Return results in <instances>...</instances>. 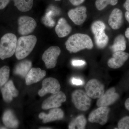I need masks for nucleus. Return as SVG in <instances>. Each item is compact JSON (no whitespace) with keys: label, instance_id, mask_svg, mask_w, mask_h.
Here are the masks:
<instances>
[{"label":"nucleus","instance_id":"0eeeda50","mask_svg":"<svg viewBox=\"0 0 129 129\" xmlns=\"http://www.w3.org/2000/svg\"><path fill=\"white\" fill-rule=\"evenodd\" d=\"M61 52L58 46H51L44 52L42 59L47 68L52 69L56 67L58 58Z\"/></svg>","mask_w":129,"mask_h":129},{"label":"nucleus","instance_id":"7c9ffc66","mask_svg":"<svg viewBox=\"0 0 129 129\" xmlns=\"http://www.w3.org/2000/svg\"><path fill=\"white\" fill-rule=\"evenodd\" d=\"M10 0H0V10L4 9L9 4Z\"/></svg>","mask_w":129,"mask_h":129},{"label":"nucleus","instance_id":"7ed1b4c3","mask_svg":"<svg viewBox=\"0 0 129 129\" xmlns=\"http://www.w3.org/2000/svg\"><path fill=\"white\" fill-rule=\"evenodd\" d=\"M17 39L12 33L3 36L0 40V58L3 60L11 57L15 53Z\"/></svg>","mask_w":129,"mask_h":129},{"label":"nucleus","instance_id":"c9c22d12","mask_svg":"<svg viewBox=\"0 0 129 129\" xmlns=\"http://www.w3.org/2000/svg\"><path fill=\"white\" fill-rule=\"evenodd\" d=\"M125 37L128 38L129 40V28H128L126 30L125 32Z\"/></svg>","mask_w":129,"mask_h":129},{"label":"nucleus","instance_id":"f03ea898","mask_svg":"<svg viewBox=\"0 0 129 129\" xmlns=\"http://www.w3.org/2000/svg\"><path fill=\"white\" fill-rule=\"evenodd\" d=\"M37 42L36 36L34 35L24 36L17 40L15 56L18 60L27 57L34 48Z\"/></svg>","mask_w":129,"mask_h":129},{"label":"nucleus","instance_id":"473e14b6","mask_svg":"<svg viewBox=\"0 0 129 129\" xmlns=\"http://www.w3.org/2000/svg\"><path fill=\"white\" fill-rule=\"evenodd\" d=\"M124 7L127 11L129 12V0H126L124 4Z\"/></svg>","mask_w":129,"mask_h":129},{"label":"nucleus","instance_id":"4be33fe9","mask_svg":"<svg viewBox=\"0 0 129 129\" xmlns=\"http://www.w3.org/2000/svg\"><path fill=\"white\" fill-rule=\"evenodd\" d=\"M86 123L85 117L83 115H79L70 123L68 128L70 129H85Z\"/></svg>","mask_w":129,"mask_h":129},{"label":"nucleus","instance_id":"ddd939ff","mask_svg":"<svg viewBox=\"0 0 129 129\" xmlns=\"http://www.w3.org/2000/svg\"><path fill=\"white\" fill-rule=\"evenodd\" d=\"M129 57L128 53L123 51L114 52L113 57L109 59L108 65L111 68L116 69L120 68L124 64Z\"/></svg>","mask_w":129,"mask_h":129},{"label":"nucleus","instance_id":"a878e982","mask_svg":"<svg viewBox=\"0 0 129 129\" xmlns=\"http://www.w3.org/2000/svg\"><path fill=\"white\" fill-rule=\"evenodd\" d=\"M118 2V0H96L95 5L98 10L102 11L108 5L115 6Z\"/></svg>","mask_w":129,"mask_h":129},{"label":"nucleus","instance_id":"39448f33","mask_svg":"<svg viewBox=\"0 0 129 129\" xmlns=\"http://www.w3.org/2000/svg\"><path fill=\"white\" fill-rule=\"evenodd\" d=\"M86 93L91 98L98 99L104 93V86L96 79L90 80L85 86Z\"/></svg>","mask_w":129,"mask_h":129},{"label":"nucleus","instance_id":"f3484780","mask_svg":"<svg viewBox=\"0 0 129 129\" xmlns=\"http://www.w3.org/2000/svg\"><path fill=\"white\" fill-rule=\"evenodd\" d=\"M108 22L113 29H119L121 27L123 22L122 11L118 8L114 9L109 16Z\"/></svg>","mask_w":129,"mask_h":129},{"label":"nucleus","instance_id":"cd10ccee","mask_svg":"<svg viewBox=\"0 0 129 129\" xmlns=\"http://www.w3.org/2000/svg\"><path fill=\"white\" fill-rule=\"evenodd\" d=\"M118 127L119 129H129V117L121 119L118 123Z\"/></svg>","mask_w":129,"mask_h":129},{"label":"nucleus","instance_id":"c85d7f7f","mask_svg":"<svg viewBox=\"0 0 129 129\" xmlns=\"http://www.w3.org/2000/svg\"><path fill=\"white\" fill-rule=\"evenodd\" d=\"M86 62L83 60H74L72 61V64L74 66H81L85 64Z\"/></svg>","mask_w":129,"mask_h":129},{"label":"nucleus","instance_id":"a211bd4d","mask_svg":"<svg viewBox=\"0 0 129 129\" xmlns=\"http://www.w3.org/2000/svg\"><path fill=\"white\" fill-rule=\"evenodd\" d=\"M72 30V27L63 18L59 19L55 28L56 34L60 38H62L68 35Z\"/></svg>","mask_w":129,"mask_h":129},{"label":"nucleus","instance_id":"6ab92c4d","mask_svg":"<svg viewBox=\"0 0 129 129\" xmlns=\"http://www.w3.org/2000/svg\"><path fill=\"white\" fill-rule=\"evenodd\" d=\"M2 120L4 124L7 128L14 129L18 127V120L11 110L5 111L3 116Z\"/></svg>","mask_w":129,"mask_h":129},{"label":"nucleus","instance_id":"9b49d317","mask_svg":"<svg viewBox=\"0 0 129 129\" xmlns=\"http://www.w3.org/2000/svg\"><path fill=\"white\" fill-rule=\"evenodd\" d=\"M119 95L115 92V88L108 90L97 101V106L99 107H108L113 104L118 99Z\"/></svg>","mask_w":129,"mask_h":129},{"label":"nucleus","instance_id":"c756f323","mask_svg":"<svg viewBox=\"0 0 129 129\" xmlns=\"http://www.w3.org/2000/svg\"><path fill=\"white\" fill-rule=\"evenodd\" d=\"M71 81L73 84L76 85H82L84 83V82L81 80L80 79L75 78H73Z\"/></svg>","mask_w":129,"mask_h":129},{"label":"nucleus","instance_id":"f8f14e48","mask_svg":"<svg viewBox=\"0 0 129 129\" xmlns=\"http://www.w3.org/2000/svg\"><path fill=\"white\" fill-rule=\"evenodd\" d=\"M86 7L79 6L70 10L68 15L75 24L80 25L85 21L87 18Z\"/></svg>","mask_w":129,"mask_h":129},{"label":"nucleus","instance_id":"bb28decb","mask_svg":"<svg viewBox=\"0 0 129 129\" xmlns=\"http://www.w3.org/2000/svg\"><path fill=\"white\" fill-rule=\"evenodd\" d=\"M91 30L93 34L95 35L104 32L106 29L105 24L101 21H96L93 23L91 25Z\"/></svg>","mask_w":129,"mask_h":129},{"label":"nucleus","instance_id":"dca6fc26","mask_svg":"<svg viewBox=\"0 0 129 129\" xmlns=\"http://www.w3.org/2000/svg\"><path fill=\"white\" fill-rule=\"evenodd\" d=\"M64 113L61 109L58 108H54L50 110L48 114L44 113H41L39 115V118L42 120L44 123L57 120L62 119L64 117Z\"/></svg>","mask_w":129,"mask_h":129},{"label":"nucleus","instance_id":"20e7f679","mask_svg":"<svg viewBox=\"0 0 129 129\" xmlns=\"http://www.w3.org/2000/svg\"><path fill=\"white\" fill-rule=\"evenodd\" d=\"M72 100L75 107L81 111H87L91 104L90 98L83 90L74 91L72 93Z\"/></svg>","mask_w":129,"mask_h":129},{"label":"nucleus","instance_id":"9d476101","mask_svg":"<svg viewBox=\"0 0 129 129\" xmlns=\"http://www.w3.org/2000/svg\"><path fill=\"white\" fill-rule=\"evenodd\" d=\"M67 100V97L62 91L52 94L43 102L42 108L44 110L50 109L57 108L61 106L62 103Z\"/></svg>","mask_w":129,"mask_h":129},{"label":"nucleus","instance_id":"aec40b11","mask_svg":"<svg viewBox=\"0 0 129 129\" xmlns=\"http://www.w3.org/2000/svg\"><path fill=\"white\" fill-rule=\"evenodd\" d=\"M32 63L30 60H24L18 63L15 67L14 74L24 78L32 68Z\"/></svg>","mask_w":129,"mask_h":129},{"label":"nucleus","instance_id":"4468645a","mask_svg":"<svg viewBox=\"0 0 129 129\" xmlns=\"http://www.w3.org/2000/svg\"><path fill=\"white\" fill-rule=\"evenodd\" d=\"M3 97L6 102L10 103L13 98L18 96L19 92L12 80L8 81L1 89Z\"/></svg>","mask_w":129,"mask_h":129},{"label":"nucleus","instance_id":"6e6552de","mask_svg":"<svg viewBox=\"0 0 129 129\" xmlns=\"http://www.w3.org/2000/svg\"><path fill=\"white\" fill-rule=\"evenodd\" d=\"M110 109L108 107H99L91 112L88 117L89 122L92 123H98L104 125L107 122Z\"/></svg>","mask_w":129,"mask_h":129},{"label":"nucleus","instance_id":"4c0bfd02","mask_svg":"<svg viewBox=\"0 0 129 129\" xmlns=\"http://www.w3.org/2000/svg\"><path fill=\"white\" fill-rule=\"evenodd\" d=\"M55 1H60L61 0H55Z\"/></svg>","mask_w":129,"mask_h":129},{"label":"nucleus","instance_id":"393cba45","mask_svg":"<svg viewBox=\"0 0 129 129\" xmlns=\"http://www.w3.org/2000/svg\"><path fill=\"white\" fill-rule=\"evenodd\" d=\"M10 69L7 66H4L0 69V88L5 85L9 78Z\"/></svg>","mask_w":129,"mask_h":129},{"label":"nucleus","instance_id":"412c9836","mask_svg":"<svg viewBox=\"0 0 129 129\" xmlns=\"http://www.w3.org/2000/svg\"><path fill=\"white\" fill-rule=\"evenodd\" d=\"M15 6L22 12L30 11L33 7L34 0H13Z\"/></svg>","mask_w":129,"mask_h":129},{"label":"nucleus","instance_id":"b1692460","mask_svg":"<svg viewBox=\"0 0 129 129\" xmlns=\"http://www.w3.org/2000/svg\"><path fill=\"white\" fill-rule=\"evenodd\" d=\"M94 39L97 46L100 48H104L109 41L108 36L104 31L94 35Z\"/></svg>","mask_w":129,"mask_h":129},{"label":"nucleus","instance_id":"72a5a7b5","mask_svg":"<svg viewBox=\"0 0 129 129\" xmlns=\"http://www.w3.org/2000/svg\"><path fill=\"white\" fill-rule=\"evenodd\" d=\"M125 108L129 111V98L127 99L125 103Z\"/></svg>","mask_w":129,"mask_h":129},{"label":"nucleus","instance_id":"f257e3e1","mask_svg":"<svg viewBox=\"0 0 129 129\" xmlns=\"http://www.w3.org/2000/svg\"><path fill=\"white\" fill-rule=\"evenodd\" d=\"M65 45L70 53H76L86 48L90 50L93 47V42L89 36L78 33L70 36L66 41Z\"/></svg>","mask_w":129,"mask_h":129},{"label":"nucleus","instance_id":"f704fd0d","mask_svg":"<svg viewBox=\"0 0 129 129\" xmlns=\"http://www.w3.org/2000/svg\"><path fill=\"white\" fill-rule=\"evenodd\" d=\"M125 18L126 20L129 23V12H126L125 13Z\"/></svg>","mask_w":129,"mask_h":129},{"label":"nucleus","instance_id":"423d86ee","mask_svg":"<svg viewBox=\"0 0 129 129\" xmlns=\"http://www.w3.org/2000/svg\"><path fill=\"white\" fill-rule=\"evenodd\" d=\"M18 32L21 35L27 36L32 33L37 26V23L33 18L22 16L18 19Z\"/></svg>","mask_w":129,"mask_h":129},{"label":"nucleus","instance_id":"5701e85b","mask_svg":"<svg viewBox=\"0 0 129 129\" xmlns=\"http://www.w3.org/2000/svg\"><path fill=\"white\" fill-rule=\"evenodd\" d=\"M126 41L123 36L119 35L115 38L111 49L114 52L124 51L126 49Z\"/></svg>","mask_w":129,"mask_h":129},{"label":"nucleus","instance_id":"1a4fd4ad","mask_svg":"<svg viewBox=\"0 0 129 129\" xmlns=\"http://www.w3.org/2000/svg\"><path fill=\"white\" fill-rule=\"evenodd\" d=\"M61 86L58 80L54 78H47L43 81L42 88L38 91V94L43 96L48 93L53 94L60 91Z\"/></svg>","mask_w":129,"mask_h":129},{"label":"nucleus","instance_id":"e433bc0d","mask_svg":"<svg viewBox=\"0 0 129 129\" xmlns=\"http://www.w3.org/2000/svg\"><path fill=\"white\" fill-rule=\"evenodd\" d=\"M45 128H44V127H42V128H40V129H51V128H49L48 127H45Z\"/></svg>","mask_w":129,"mask_h":129},{"label":"nucleus","instance_id":"2eb2a0df","mask_svg":"<svg viewBox=\"0 0 129 129\" xmlns=\"http://www.w3.org/2000/svg\"><path fill=\"white\" fill-rule=\"evenodd\" d=\"M46 72L40 68H32L25 77V84L29 85L37 83L44 78L46 75Z\"/></svg>","mask_w":129,"mask_h":129},{"label":"nucleus","instance_id":"2f4dec72","mask_svg":"<svg viewBox=\"0 0 129 129\" xmlns=\"http://www.w3.org/2000/svg\"><path fill=\"white\" fill-rule=\"evenodd\" d=\"M85 0H69L71 4L74 6H78L82 4Z\"/></svg>","mask_w":129,"mask_h":129}]
</instances>
